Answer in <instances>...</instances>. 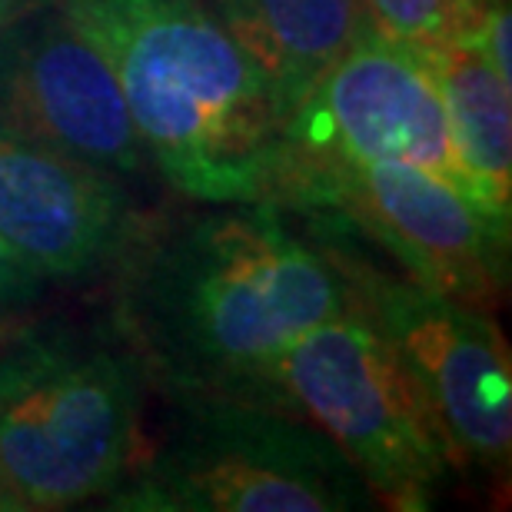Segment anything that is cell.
Listing matches in <instances>:
<instances>
[{"instance_id": "cell-1", "label": "cell", "mask_w": 512, "mask_h": 512, "mask_svg": "<svg viewBox=\"0 0 512 512\" xmlns=\"http://www.w3.org/2000/svg\"><path fill=\"white\" fill-rule=\"evenodd\" d=\"M210 207L143 223L114 263L110 323L167 399L283 403L276 366L306 330L350 306L343 273L323 247L296 237L276 203Z\"/></svg>"}, {"instance_id": "cell-2", "label": "cell", "mask_w": 512, "mask_h": 512, "mask_svg": "<svg viewBox=\"0 0 512 512\" xmlns=\"http://www.w3.org/2000/svg\"><path fill=\"white\" fill-rule=\"evenodd\" d=\"M114 70L147 157L197 203H273L283 120L203 0H57Z\"/></svg>"}, {"instance_id": "cell-3", "label": "cell", "mask_w": 512, "mask_h": 512, "mask_svg": "<svg viewBox=\"0 0 512 512\" xmlns=\"http://www.w3.org/2000/svg\"><path fill=\"white\" fill-rule=\"evenodd\" d=\"M147 389L114 323L0 336V512L107 499L143 449Z\"/></svg>"}, {"instance_id": "cell-4", "label": "cell", "mask_w": 512, "mask_h": 512, "mask_svg": "<svg viewBox=\"0 0 512 512\" xmlns=\"http://www.w3.org/2000/svg\"><path fill=\"white\" fill-rule=\"evenodd\" d=\"M104 499L117 512H353L370 486L313 419L270 399L193 396Z\"/></svg>"}, {"instance_id": "cell-5", "label": "cell", "mask_w": 512, "mask_h": 512, "mask_svg": "<svg viewBox=\"0 0 512 512\" xmlns=\"http://www.w3.org/2000/svg\"><path fill=\"white\" fill-rule=\"evenodd\" d=\"M276 386L286 406L333 439L376 506L426 512L456 476L433 409L353 303L286 350Z\"/></svg>"}, {"instance_id": "cell-6", "label": "cell", "mask_w": 512, "mask_h": 512, "mask_svg": "<svg viewBox=\"0 0 512 512\" xmlns=\"http://www.w3.org/2000/svg\"><path fill=\"white\" fill-rule=\"evenodd\" d=\"M353 310L376 326L433 409L456 473L506 479L512 456L509 343L493 313L323 243Z\"/></svg>"}, {"instance_id": "cell-7", "label": "cell", "mask_w": 512, "mask_h": 512, "mask_svg": "<svg viewBox=\"0 0 512 512\" xmlns=\"http://www.w3.org/2000/svg\"><path fill=\"white\" fill-rule=\"evenodd\" d=\"M276 207L303 210L373 240L399 273L493 313L509 240L453 183L399 160L330 163L286 183Z\"/></svg>"}, {"instance_id": "cell-8", "label": "cell", "mask_w": 512, "mask_h": 512, "mask_svg": "<svg viewBox=\"0 0 512 512\" xmlns=\"http://www.w3.org/2000/svg\"><path fill=\"white\" fill-rule=\"evenodd\" d=\"M373 160L423 167L469 200L443 100L423 57L370 27L283 120L276 200L296 173Z\"/></svg>"}, {"instance_id": "cell-9", "label": "cell", "mask_w": 512, "mask_h": 512, "mask_svg": "<svg viewBox=\"0 0 512 512\" xmlns=\"http://www.w3.org/2000/svg\"><path fill=\"white\" fill-rule=\"evenodd\" d=\"M0 124L110 177L150 160L114 70L57 0L0 34Z\"/></svg>"}, {"instance_id": "cell-10", "label": "cell", "mask_w": 512, "mask_h": 512, "mask_svg": "<svg viewBox=\"0 0 512 512\" xmlns=\"http://www.w3.org/2000/svg\"><path fill=\"white\" fill-rule=\"evenodd\" d=\"M117 177L0 124V243L44 280L114 266L143 230Z\"/></svg>"}, {"instance_id": "cell-11", "label": "cell", "mask_w": 512, "mask_h": 512, "mask_svg": "<svg viewBox=\"0 0 512 512\" xmlns=\"http://www.w3.org/2000/svg\"><path fill=\"white\" fill-rule=\"evenodd\" d=\"M263 77L280 120L370 30L363 0H203Z\"/></svg>"}, {"instance_id": "cell-12", "label": "cell", "mask_w": 512, "mask_h": 512, "mask_svg": "<svg viewBox=\"0 0 512 512\" xmlns=\"http://www.w3.org/2000/svg\"><path fill=\"white\" fill-rule=\"evenodd\" d=\"M433 77L463 170L469 203L499 237L509 240L512 220V100L509 80L479 54L473 40L413 47Z\"/></svg>"}, {"instance_id": "cell-13", "label": "cell", "mask_w": 512, "mask_h": 512, "mask_svg": "<svg viewBox=\"0 0 512 512\" xmlns=\"http://www.w3.org/2000/svg\"><path fill=\"white\" fill-rule=\"evenodd\" d=\"M489 0H363L376 34L406 47L469 37Z\"/></svg>"}, {"instance_id": "cell-14", "label": "cell", "mask_w": 512, "mask_h": 512, "mask_svg": "<svg viewBox=\"0 0 512 512\" xmlns=\"http://www.w3.org/2000/svg\"><path fill=\"white\" fill-rule=\"evenodd\" d=\"M509 30H512V14H509V0H489L479 24L473 27V34L466 40H473L499 77H506L512 84V40H509Z\"/></svg>"}, {"instance_id": "cell-15", "label": "cell", "mask_w": 512, "mask_h": 512, "mask_svg": "<svg viewBox=\"0 0 512 512\" xmlns=\"http://www.w3.org/2000/svg\"><path fill=\"white\" fill-rule=\"evenodd\" d=\"M40 286H44V276H37L20 256L0 243V313L30 306L40 296Z\"/></svg>"}, {"instance_id": "cell-16", "label": "cell", "mask_w": 512, "mask_h": 512, "mask_svg": "<svg viewBox=\"0 0 512 512\" xmlns=\"http://www.w3.org/2000/svg\"><path fill=\"white\" fill-rule=\"evenodd\" d=\"M40 4H47V0H0V34H4L17 17H24L27 10H34Z\"/></svg>"}]
</instances>
